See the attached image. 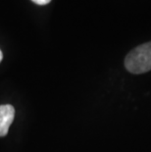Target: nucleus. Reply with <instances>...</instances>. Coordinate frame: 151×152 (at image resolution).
I'll return each instance as SVG.
<instances>
[{
    "instance_id": "obj_1",
    "label": "nucleus",
    "mask_w": 151,
    "mask_h": 152,
    "mask_svg": "<svg viewBox=\"0 0 151 152\" xmlns=\"http://www.w3.org/2000/svg\"><path fill=\"white\" fill-rule=\"evenodd\" d=\"M125 67L134 75L149 72L151 70V41L131 50L125 58Z\"/></svg>"
},
{
    "instance_id": "obj_2",
    "label": "nucleus",
    "mask_w": 151,
    "mask_h": 152,
    "mask_svg": "<svg viewBox=\"0 0 151 152\" xmlns=\"http://www.w3.org/2000/svg\"><path fill=\"white\" fill-rule=\"evenodd\" d=\"M14 117L15 109L12 105H0V137H5L8 134Z\"/></svg>"
},
{
    "instance_id": "obj_3",
    "label": "nucleus",
    "mask_w": 151,
    "mask_h": 152,
    "mask_svg": "<svg viewBox=\"0 0 151 152\" xmlns=\"http://www.w3.org/2000/svg\"><path fill=\"white\" fill-rule=\"evenodd\" d=\"M31 1L37 5H46L51 1V0H31Z\"/></svg>"
},
{
    "instance_id": "obj_4",
    "label": "nucleus",
    "mask_w": 151,
    "mask_h": 152,
    "mask_svg": "<svg viewBox=\"0 0 151 152\" xmlns=\"http://www.w3.org/2000/svg\"><path fill=\"white\" fill-rule=\"evenodd\" d=\"M2 59H3V54H2V51L0 50V62L2 61Z\"/></svg>"
}]
</instances>
